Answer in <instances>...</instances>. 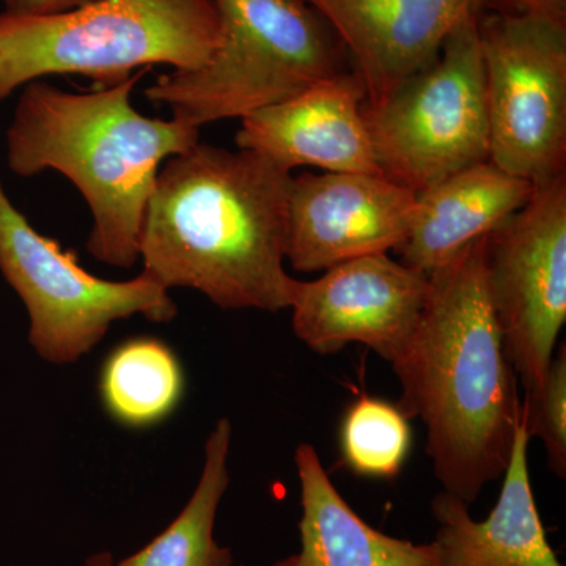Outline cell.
Here are the masks:
<instances>
[{"mask_svg": "<svg viewBox=\"0 0 566 566\" xmlns=\"http://www.w3.org/2000/svg\"><path fill=\"white\" fill-rule=\"evenodd\" d=\"M293 175L256 153L197 144L167 159L142 226L144 273L223 311L292 308L285 271Z\"/></svg>", "mask_w": 566, "mask_h": 566, "instance_id": "1", "label": "cell"}, {"mask_svg": "<svg viewBox=\"0 0 566 566\" xmlns=\"http://www.w3.org/2000/svg\"><path fill=\"white\" fill-rule=\"evenodd\" d=\"M486 237L428 275L422 316L390 364L398 409L427 428L436 479L468 505L504 475L523 423L516 371L488 294Z\"/></svg>", "mask_w": 566, "mask_h": 566, "instance_id": "2", "label": "cell"}, {"mask_svg": "<svg viewBox=\"0 0 566 566\" xmlns=\"http://www.w3.org/2000/svg\"><path fill=\"white\" fill-rule=\"evenodd\" d=\"M148 71L91 93L29 82L7 129L11 172L31 178L51 169L69 178L91 208L88 253L122 270L139 262L145 211L163 164L200 142V128L145 117L133 106L134 87Z\"/></svg>", "mask_w": 566, "mask_h": 566, "instance_id": "3", "label": "cell"}, {"mask_svg": "<svg viewBox=\"0 0 566 566\" xmlns=\"http://www.w3.org/2000/svg\"><path fill=\"white\" fill-rule=\"evenodd\" d=\"M221 41L212 0H96L63 13H0V103L29 82L77 74L120 84L155 65L202 69Z\"/></svg>", "mask_w": 566, "mask_h": 566, "instance_id": "4", "label": "cell"}, {"mask_svg": "<svg viewBox=\"0 0 566 566\" xmlns=\"http://www.w3.org/2000/svg\"><path fill=\"white\" fill-rule=\"evenodd\" d=\"M221 41L197 70H174L145 91L175 120L244 118L353 70L344 44L307 0H212Z\"/></svg>", "mask_w": 566, "mask_h": 566, "instance_id": "5", "label": "cell"}, {"mask_svg": "<svg viewBox=\"0 0 566 566\" xmlns=\"http://www.w3.org/2000/svg\"><path fill=\"white\" fill-rule=\"evenodd\" d=\"M479 17L450 32L436 61L363 117L379 172L420 192L450 175L490 161L485 69Z\"/></svg>", "mask_w": 566, "mask_h": 566, "instance_id": "6", "label": "cell"}, {"mask_svg": "<svg viewBox=\"0 0 566 566\" xmlns=\"http://www.w3.org/2000/svg\"><path fill=\"white\" fill-rule=\"evenodd\" d=\"M0 273L29 315V344L41 359L71 365L92 352L112 324L142 315L155 323L178 315L169 290L150 275L96 277L76 253L33 229L0 181Z\"/></svg>", "mask_w": 566, "mask_h": 566, "instance_id": "7", "label": "cell"}, {"mask_svg": "<svg viewBox=\"0 0 566 566\" xmlns=\"http://www.w3.org/2000/svg\"><path fill=\"white\" fill-rule=\"evenodd\" d=\"M488 294L506 357L523 382V423L545 387L566 322V172L488 234Z\"/></svg>", "mask_w": 566, "mask_h": 566, "instance_id": "8", "label": "cell"}, {"mask_svg": "<svg viewBox=\"0 0 566 566\" xmlns=\"http://www.w3.org/2000/svg\"><path fill=\"white\" fill-rule=\"evenodd\" d=\"M490 163L532 185L566 172V21L482 13Z\"/></svg>", "mask_w": 566, "mask_h": 566, "instance_id": "9", "label": "cell"}, {"mask_svg": "<svg viewBox=\"0 0 566 566\" xmlns=\"http://www.w3.org/2000/svg\"><path fill=\"white\" fill-rule=\"evenodd\" d=\"M430 281L387 253L359 256L297 285L293 333L315 353L363 344L392 364L415 334Z\"/></svg>", "mask_w": 566, "mask_h": 566, "instance_id": "10", "label": "cell"}, {"mask_svg": "<svg viewBox=\"0 0 566 566\" xmlns=\"http://www.w3.org/2000/svg\"><path fill=\"white\" fill-rule=\"evenodd\" d=\"M415 207L416 192L382 175L293 177L285 260L300 273H322L359 256L398 251Z\"/></svg>", "mask_w": 566, "mask_h": 566, "instance_id": "11", "label": "cell"}, {"mask_svg": "<svg viewBox=\"0 0 566 566\" xmlns=\"http://www.w3.org/2000/svg\"><path fill=\"white\" fill-rule=\"evenodd\" d=\"M344 44L379 106L438 57L450 32L483 13V0H307Z\"/></svg>", "mask_w": 566, "mask_h": 566, "instance_id": "12", "label": "cell"}, {"mask_svg": "<svg viewBox=\"0 0 566 566\" xmlns=\"http://www.w3.org/2000/svg\"><path fill=\"white\" fill-rule=\"evenodd\" d=\"M367 91L359 74L344 71L311 88L241 118L237 147L283 167L326 172H379L363 117Z\"/></svg>", "mask_w": 566, "mask_h": 566, "instance_id": "13", "label": "cell"}, {"mask_svg": "<svg viewBox=\"0 0 566 566\" xmlns=\"http://www.w3.org/2000/svg\"><path fill=\"white\" fill-rule=\"evenodd\" d=\"M526 427L521 423L504 472L499 501L485 521L442 491L431 502L441 566H564L547 542L528 475Z\"/></svg>", "mask_w": 566, "mask_h": 566, "instance_id": "14", "label": "cell"}, {"mask_svg": "<svg viewBox=\"0 0 566 566\" xmlns=\"http://www.w3.org/2000/svg\"><path fill=\"white\" fill-rule=\"evenodd\" d=\"M534 189L486 161L417 192L408 237L397 251L401 263L430 275L520 211Z\"/></svg>", "mask_w": 566, "mask_h": 566, "instance_id": "15", "label": "cell"}, {"mask_svg": "<svg viewBox=\"0 0 566 566\" xmlns=\"http://www.w3.org/2000/svg\"><path fill=\"white\" fill-rule=\"evenodd\" d=\"M301 483V551L274 566H441L433 542L417 545L376 531L331 482L311 444L294 452Z\"/></svg>", "mask_w": 566, "mask_h": 566, "instance_id": "16", "label": "cell"}, {"mask_svg": "<svg viewBox=\"0 0 566 566\" xmlns=\"http://www.w3.org/2000/svg\"><path fill=\"white\" fill-rule=\"evenodd\" d=\"M232 436V422L222 417L205 442L202 474L180 515L144 549L115 566H234L232 551L214 539L216 516L230 485Z\"/></svg>", "mask_w": 566, "mask_h": 566, "instance_id": "17", "label": "cell"}, {"mask_svg": "<svg viewBox=\"0 0 566 566\" xmlns=\"http://www.w3.org/2000/svg\"><path fill=\"white\" fill-rule=\"evenodd\" d=\"M182 392L181 367L169 346L134 338L112 353L103 368L104 405L118 422L147 427L174 411Z\"/></svg>", "mask_w": 566, "mask_h": 566, "instance_id": "18", "label": "cell"}, {"mask_svg": "<svg viewBox=\"0 0 566 566\" xmlns=\"http://www.w3.org/2000/svg\"><path fill=\"white\" fill-rule=\"evenodd\" d=\"M411 441L408 417L397 405L378 398H357L342 422V458L359 475L394 479L403 468Z\"/></svg>", "mask_w": 566, "mask_h": 566, "instance_id": "19", "label": "cell"}, {"mask_svg": "<svg viewBox=\"0 0 566 566\" xmlns=\"http://www.w3.org/2000/svg\"><path fill=\"white\" fill-rule=\"evenodd\" d=\"M528 438L542 439L547 465L564 480L566 476V346L554 353L545 387L534 415L524 423Z\"/></svg>", "mask_w": 566, "mask_h": 566, "instance_id": "20", "label": "cell"}, {"mask_svg": "<svg viewBox=\"0 0 566 566\" xmlns=\"http://www.w3.org/2000/svg\"><path fill=\"white\" fill-rule=\"evenodd\" d=\"M483 13L535 14L566 21V0H483Z\"/></svg>", "mask_w": 566, "mask_h": 566, "instance_id": "21", "label": "cell"}, {"mask_svg": "<svg viewBox=\"0 0 566 566\" xmlns=\"http://www.w3.org/2000/svg\"><path fill=\"white\" fill-rule=\"evenodd\" d=\"M96 0H3L6 11L13 14H29V17H41V14L63 13L80 9Z\"/></svg>", "mask_w": 566, "mask_h": 566, "instance_id": "22", "label": "cell"}, {"mask_svg": "<svg viewBox=\"0 0 566 566\" xmlns=\"http://www.w3.org/2000/svg\"><path fill=\"white\" fill-rule=\"evenodd\" d=\"M117 562L114 560V557L111 556L109 553H99L95 554V556L88 557L87 562H85L84 566H115Z\"/></svg>", "mask_w": 566, "mask_h": 566, "instance_id": "23", "label": "cell"}]
</instances>
